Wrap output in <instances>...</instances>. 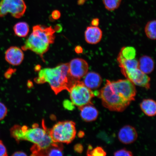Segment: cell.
Wrapping results in <instances>:
<instances>
[{
  "instance_id": "obj_19",
  "label": "cell",
  "mask_w": 156,
  "mask_h": 156,
  "mask_svg": "<svg viewBox=\"0 0 156 156\" xmlns=\"http://www.w3.org/2000/svg\"><path fill=\"white\" fill-rule=\"evenodd\" d=\"M140 106L142 112L146 115L151 117L155 115L156 103L153 99H144L140 104Z\"/></svg>"
},
{
  "instance_id": "obj_9",
  "label": "cell",
  "mask_w": 156,
  "mask_h": 156,
  "mask_svg": "<svg viewBox=\"0 0 156 156\" xmlns=\"http://www.w3.org/2000/svg\"><path fill=\"white\" fill-rule=\"evenodd\" d=\"M43 128L38 127V125L34 124L31 129H28L25 133V140L34 144H38L41 142L48 131L47 129L43 124Z\"/></svg>"
},
{
  "instance_id": "obj_16",
  "label": "cell",
  "mask_w": 156,
  "mask_h": 156,
  "mask_svg": "<svg viewBox=\"0 0 156 156\" xmlns=\"http://www.w3.org/2000/svg\"><path fill=\"white\" fill-rule=\"evenodd\" d=\"M63 150L61 143L54 142L48 147L40 150L34 156H62Z\"/></svg>"
},
{
  "instance_id": "obj_13",
  "label": "cell",
  "mask_w": 156,
  "mask_h": 156,
  "mask_svg": "<svg viewBox=\"0 0 156 156\" xmlns=\"http://www.w3.org/2000/svg\"><path fill=\"white\" fill-rule=\"evenodd\" d=\"M55 31L51 27H45L41 25H35L33 28V33L44 38L50 44H53Z\"/></svg>"
},
{
  "instance_id": "obj_27",
  "label": "cell",
  "mask_w": 156,
  "mask_h": 156,
  "mask_svg": "<svg viewBox=\"0 0 156 156\" xmlns=\"http://www.w3.org/2000/svg\"><path fill=\"white\" fill-rule=\"evenodd\" d=\"M7 110L3 103L0 102V120L3 119L6 115Z\"/></svg>"
},
{
  "instance_id": "obj_11",
  "label": "cell",
  "mask_w": 156,
  "mask_h": 156,
  "mask_svg": "<svg viewBox=\"0 0 156 156\" xmlns=\"http://www.w3.org/2000/svg\"><path fill=\"white\" fill-rule=\"evenodd\" d=\"M5 57L9 64L16 66L22 63L24 58V54L20 48L12 46L6 51Z\"/></svg>"
},
{
  "instance_id": "obj_10",
  "label": "cell",
  "mask_w": 156,
  "mask_h": 156,
  "mask_svg": "<svg viewBox=\"0 0 156 156\" xmlns=\"http://www.w3.org/2000/svg\"><path fill=\"white\" fill-rule=\"evenodd\" d=\"M118 136L119 140L122 143L128 145L136 141L138 134L133 127L126 125L121 129L118 133Z\"/></svg>"
},
{
  "instance_id": "obj_20",
  "label": "cell",
  "mask_w": 156,
  "mask_h": 156,
  "mask_svg": "<svg viewBox=\"0 0 156 156\" xmlns=\"http://www.w3.org/2000/svg\"><path fill=\"white\" fill-rule=\"evenodd\" d=\"M15 34L20 37H25L28 35L29 31V25L26 22L17 23L13 27Z\"/></svg>"
},
{
  "instance_id": "obj_21",
  "label": "cell",
  "mask_w": 156,
  "mask_h": 156,
  "mask_svg": "<svg viewBox=\"0 0 156 156\" xmlns=\"http://www.w3.org/2000/svg\"><path fill=\"white\" fill-rule=\"evenodd\" d=\"M25 132L23 129L22 126L17 125L13 126L10 129L12 136L18 142L21 140H25Z\"/></svg>"
},
{
  "instance_id": "obj_33",
  "label": "cell",
  "mask_w": 156,
  "mask_h": 156,
  "mask_svg": "<svg viewBox=\"0 0 156 156\" xmlns=\"http://www.w3.org/2000/svg\"><path fill=\"white\" fill-rule=\"evenodd\" d=\"M12 156H27V155L24 152L22 151H17L15 152L12 155Z\"/></svg>"
},
{
  "instance_id": "obj_28",
  "label": "cell",
  "mask_w": 156,
  "mask_h": 156,
  "mask_svg": "<svg viewBox=\"0 0 156 156\" xmlns=\"http://www.w3.org/2000/svg\"><path fill=\"white\" fill-rule=\"evenodd\" d=\"M63 105L64 108L68 110L72 111L75 108L73 103L68 100H64Z\"/></svg>"
},
{
  "instance_id": "obj_8",
  "label": "cell",
  "mask_w": 156,
  "mask_h": 156,
  "mask_svg": "<svg viewBox=\"0 0 156 156\" xmlns=\"http://www.w3.org/2000/svg\"><path fill=\"white\" fill-rule=\"evenodd\" d=\"M124 75L134 85L147 89L150 88L151 78L138 68L128 72Z\"/></svg>"
},
{
  "instance_id": "obj_35",
  "label": "cell",
  "mask_w": 156,
  "mask_h": 156,
  "mask_svg": "<svg viewBox=\"0 0 156 156\" xmlns=\"http://www.w3.org/2000/svg\"><path fill=\"white\" fill-rule=\"evenodd\" d=\"M84 136V132L80 131L79 132L78 134V136L80 138H82Z\"/></svg>"
},
{
  "instance_id": "obj_26",
  "label": "cell",
  "mask_w": 156,
  "mask_h": 156,
  "mask_svg": "<svg viewBox=\"0 0 156 156\" xmlns=\"http://www.w3.org/2000/svg\"><path fill=\"white\" fill-rule=\"evenodd\" d=\"M114 155L115 156H133V154L131 151L123 149L115 152Z\"/></svg>"
},
{
  "instance_id": "obj_6",
  "label": "cell",
  "mask_w": 156,
  "mask_h": 156,
  "mask_svg": "<svg viewBox=\"0 0 156 156\" xmlns=\"http://www.w3.org/2000/svg\"><path fill=\"white\" fill-rule=\"evenodd\" d=\"M50 44L44 39L32 33L22 47L24 51L30 50L43 57L44 54L48 51Z\"/></svg>"
},
{
  "instance_id": "obj_30",
  "label": "cell",
  "mask_w": 156,
  "mask_h": 156,
  "mask_svg": "<svg viewBox=\"0 0 156 156\" xmlns=\"http://www.w3.org/2000/svg\"><path fill=\"white\" fill-rule=\"evenodd\" d=\"M74 149L75 151L78 153H81L83 151V147L81 144H77L74 147Z\"/></svg>"
},
{
  "instance_id": "obj_7",
  "label": "cell",
  "mask_w": 156,
  "mask_h": 156,
  "mask_svg": "<svg viewBox=\"0 0 156 156\" xmlns=\"http://www.w3.org/2000/svg\"><path fill=\"white\" fill-rule=\"evenodd\" d=\"M69 66L70 75L76 80H80L88 71V64L83 58H74L70 62Z\"/></svg>"
},
{
  "instance_id": "obj_18",
  "label": "cell",
  "mask_w": 156,
  "mask_h": 156,
  "mask_svg": "<svg viewBox=\"0 0 156 156\" xmlns=\"http://www.w3.org/2000/svg\"><path fill=\"white\" fill-rule=\"evenodd\" d=\"M138 62V69L146 74L151 73L154 68V62L149 56L144 55L140 58Z\"/></svg>"
},
{
  "instance_id": "obj_24",
  "label": "cell",
  "mask_w": 156,
  "mask_h": 156,
  "mask_svg": "<svg viewBox=\"0 0 156 156\" xmlns=\"http://www.w3.org/2000/svg\"><path fill=\"white\" fill-rule=\"evenodd\" d=\"M122 0H103L105 8L109 11H114L118 9Z\"/></svg>"
},
{
  "instance_id": "obj_23",
  "label": "cell",
  "mask_w": 156,
  "mask_h": 156,
  "mask_svg": "<svg viewBox=\"0 0 156 156\" xmlns=\"http://www.w3.org/2000/svg\"><path fill=\"white\" fill-rule=\"evenodd\" d=\"M156 21L151 20L149 21L146 24L145 28V32L146 36L151 40H155Z\"/></svg>"
},
{
  "instance_id": "obj_3",
  "label": "cell",
  "mask_w": 156,
  "mask_h": 156,
  "mask_svg": "<svg viewBox=\"0 0 156 156\" xmlns=\"http://www.w3.org/2000/svg\"><path fill=\"white\" fill-rule=\"evenodd\" d=\"M75 126V123L72 121L58 122L49 130L52 141L59 143H71L76 133Z\"/></svg>"
},
{
  "instance_id": "obj_12",
  "label": "cell",
  "mask_w": 156,
  "mask_h": 156,
  "mask_svg": "<svg viewBox=\"0 0 156 156\" xmlns=\"http://www.w3.org/2000/svg\"><path fill=\"white\" fill-rule=\"evenodd\" d=\"M101 29L96 26L87 27L85 32V38L88 44H95L99 43L102 37Z\"/></svg>"
},
{
  "instance_id": "obj_15",
  "label": "cell",
  "mask_w": 156,
  "mask_h": 156,
  "mask_svg": "<svg viewBox=\"0 0 156 156\" xmlns=\"http://www.w3.org/2000/svg\"><path fill=\"white\" fill-rule=\"evenodd\" d=\"M84 84L89 89H96L100 87L102 83V78L100 75L95 72L87 73L84 76Z\"/></svg>"
},
{
  "instance_id": "obj_29",
  "label": "cell",
  "mask_w": 156,
  "mask_h": 156,
  "mask_svg": "<svg viewBox=\"0 0 156 156\" xmlns=\"http://www.w3.org/2000/svg\"><path fill=\"white\" fill-rule=\"evenodd\" d=\"M7 156L6 149L1 140H0V156Z\"/></svg>"
},
{
  "instance_id": "obj_25",
  "label": "cell",
  "mask_w": 156,
  "mask_h": 156,
  "mask_svg": "<svg viewBox=\"0 0 156 156\" xmlns=\"http://www.w3.org/2000/svg\"><path fill=\"white\" fill-rule=\"evenodd\" d=\"M87 155L88 156H104L106 155V153L101 147H98L93 149L92 146L89 145Z\"/></svg>"
},
{
  "instance_id": "obj_2",
  "label": "cell",
  "mask_w": 156,
  "mask_h": 156,
  "mask_svg": "<svg viewBox=\"0 0 156 156\" xmlns=\"http://www.w3.org/2000/svg\"><path fill=\"white\" fill-rule=\"evenodd\" d=\"M35 82L42 84L47 82L56 94L66 90L68 91L76 82L69 73V64H60L54 68H45L39 72Z\"/></svg>"
},
{
  "instance_id": "obj_22",
  "label": "cell",
  "mask_w": 156,
  "mask_h": 156,
  "mask_svg": "<svg viewBox=\"0 0 156 156\" xmlns=\"http://www.w3.org/2000/svg\"><path fill=\"white\" fill-rule=\"evenodd\" d=\"M119 55L125 59H134L135 58L136 55V50L133 47H124L121 50Z\"/></svg>"
},
{
  "instance_id": "obj_5",
  "label": "cell",
  "mask_w": 156,
  "mask_h": 156,
  "mask_svg": "<svg viewBox=\"0 0 156 156\" xmlns=\"http://www.w3.org/2000/svg\"><path fill=\"white\" fill-rule=\"evenodd\" d=\"M27 9L24 0H1L0 1V17L10 13L13 17L19 19L24 14Z\"/></svg>"
},
{
  "instance_id": "obj_32",
  "label": "cell",
  "mask_w": 156,
  "mask_h": 156,
  "mask_svg": "<svg viewBox=\"0 0 156 156\" xmlns=\"http://www.w3.org/2000/svg\"><path fill=\"white\" fill-rule=\"evenodd\" d=\"M91 23L92 26L97 27L99 24V20L97 18L93 19L91 21Z\"/></svg>"
},
{
  "instance_id": "obj_36",
  "label": "cell",
  "mask_w": 156,
  "mask_h": 156,
  "mask_svg": "<svg viewBox=\"0 0 156 156\" xmlns=\"http://www.w3.org/2000/svg\"><path fill=\"white\" fill-rule=\"evenodd\" d=\"M77 48H76L75 50L76 52H77V53H79L80 52H82L81 50H82V49L81 48L80 46H78Z\"/></svg>"
},
{
  "instance_id": "obj_4",
  "label": "cell",
  "mask_w": 156,
  "mask_h": 156,
  "mask_svg": "<svg viewBox=\"0 0 156 156\" xmlns=\"http://www.w3.org/2000/svg\"><path fill=\"white\" fill-rule=\"evenodd\" d=\"M69 92L71 102L78 107L91 103V99L95 96L92 90L80 80L74 84Z\"/></svg>"
},
{
  "instance_id": "obj_31",
  "label": "cell",
  "mask_w": 156,
  "mask_h": 156,
  "mask_svg": "<svg viewBox=\"0 0 156 156\" xmlns=\"http://www.w3.org/2000/svg\"><path fill=\"white\" fill-rule=\"evenodd\" d=\"M61 16L60 12L59 11L55 10L52 13V17L54 19H58L60 18Z\"/></svg>"
},
{
  "instance_id": "obj_17",
  "label": "cell",
  "mask_w": 156,
  "mask_h": 156,
  "mask_svg": "<svg viewBox=\"0 0 156 156\" xmlns=\"http://www.w3.org/2000/svg\"><path fill=\"white\" fill-rule=\"evenodd\" d=\"M117 60L123 75L132 70L138 68V62L135 58L133 59H126L118 55Z\"/></svg>"
},
{
  "instance_id": "obj_34",
  "label": "cell",
  "mask_w": 156,
  "mask_h": 156,
  "mask_svg": "<svg viewBox=\"0 0 156 156\" xmlns=\"http://www.w3.org/2000/svg\"><path fill=\"white\" fill-rule=\"evenodd\" d=\"M87 0H78L77 3L79 5H81L83 4Z\"/></svg>"
},
{
  "instance_id": "obj_1",
  "label": "cell",
  "mask_w": 156,
  "mask_h": 156,
  "mask_svg": "<svg viewBox=\"0 0 156 156\" xmlns=\"http://www.w3.org/2000/svg\"><path fill=\"white\" fill-rule=\"evenodd\" d=\"M135 85L128 79L106 83L100 93L103 106L111 111L122 112L126 110L136 94Z\"/></svg>"
},
{
  "instance_id": "obj_14",
  "label": "cell",
  "mask_w": 156,
  "mask_h": 156,
  "mask_svg": "<svg viewBox=\"0 0 156 156\" xmlns=\"http://www.w3.org/2000/svg\"><path fill=\"white\" fill-rule=\"evenodd\" d=\"M80 111V116L86 122H91L96 120L98 117V111L92 103L79 107Z\"/></svg>"
}]
</instances>
